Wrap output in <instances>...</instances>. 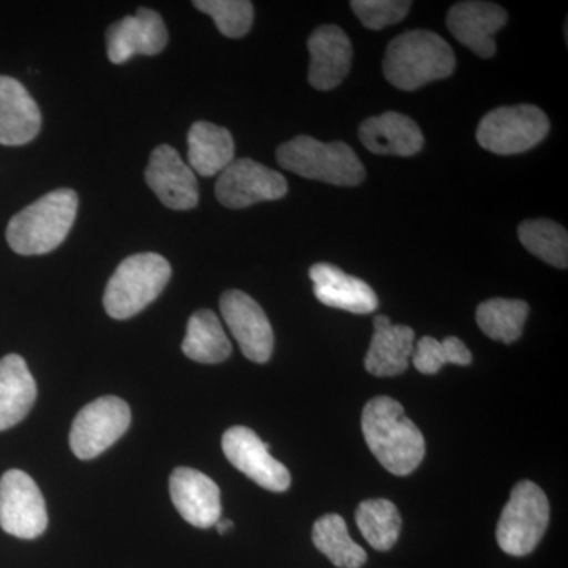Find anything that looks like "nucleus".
Here are the masks:
<instances>
[{
    "label": "nucleus",
    "mask_w": 568,
    "mask_h": 568,
    "mask_svg": "<svg viewBox=\"0 0 568 568\" xmlns=\"http://www.w3.org/2000/svg\"><path fill=\"white\" fill-rule=\"evenodd\" d=\"M362 432L369 452L394 476H409L425 458L424 435L390 396H376L366 403Z\"/></svg>",
    "instance_id": "f257e3e1"
},
{
    "label": "nucleus",
    "mask_w": 568,
    "mask_h": 568,
    "mask_svg": "<svg viewBox=\"0 0 568 568\" xmlns=\"http://www.w3.org/2000/svg\"><path fill=\"white\" fill-rule=\"evenodd\" d=\"M457 67L455 52L432 31H409L390 41L384 58V77L399 91H417L446 80Z\"/></svg>",
    "instance_id": "f03ea898"
},
{
    "label": "nucleus",
    "mask_w": 568,
    "mask_h": 568,
    "mask_svg": "<svg viewBox=\"0 0 568 568\" xmlns=\"http://www.w3.org/2000/svg\"><path fill=\"white\" fill-rule=\"evenodd\" d=\"M77 192L59 189L22 209L7 226V242L22 256L47 254L61 246L77 220Z\"/></svg>",
    "instance_id": "7ed1b4c3"
},
{
    "label": "nucleus",
    "mask_w": 568,
    "mask_h": 568,
    "mask_svg": "<svg viewBox=\"0 0 568 568\" xmlns=\"http://www.w3.org/2000/svg\"><path fill=\"white\" fill-rule=\"evenodd\" d=\"M283 170L312 181L336 186H357L365 181V166L345 142H321L312 136H297L276 151Z\"/></svg>",
    "instance_id": "20e7f679"
},
{
    "label": "nucleus",
    "mask_w": 568,
    "mask_h": 568,
    "mask_svg": "<svg viewBox=\"0 0 568 568\" xmlns=\"http://www.w3.org/2000/svg\"><path fill=\"white\" fill-rule=\"evenodd\" d=\"M171 274V264L162 254L140 253L126 257L104 290V310L119 321L136 316L163 293Z\"/></svg>",
    "instance_id": "39448f33"
},
{
    "label": "nucleus",
    "mask_w": 568,
    "mask_h": 568,
    "mask_svg": "<svg viewBox=\"0 0 568 568\" xmlns=\"http://www.w3.org/2000/svg\"><path fill=\"white\" fill-rule=\"evenodd\" d=\"M549 523L547 495L532 481H519L497 523V545L507 555L528 556L540 544Z\"/></svg>",
    "instance_id": "423d86ee"
},
{
    "label": "nucleus",
    "mask_w": 568,
    "mask_h": 568,
    "mask_svg": "<svg viewBox=\"0 0 568 568\" xmlns=\"http://www.w3.org/2000/svg\"><path fill=\"white\" fill-rule=\"evenodd\" d=\"M547 114L534 104L503 106L488 112L477 129V141L497 155H517L536 148L547 138Z\"/></svg>",
    "instance_id": "0eeeda50"
},
{
    "label": "nucleus",
    "mask_w": 568,
    "mask_h": 568,
    "mask_svg": "<svg viewBox=\"0 0 568 568\" xmlns=\"http://www.w3.org/2000/svg\"><path fill=\"white\" fill-rule=\"evenodd\" d=\"M132 424L130 406L118 396H102L82 407L70 432V447L80 459H93L118 443Z\"/></svg>",
    "instance_id": "6e6552de"
},
{
    "label": "nucleus",
    "mask_w": 568,
    "mask_h": 568,
    "mask_svg": "<svg viewBox=\"0 0 568 568\" xmlns=\"http://www.w3.org/2000/svg\"><path fill=\"white\" fill-rule=\"evenodd\" d=\"M0 528L24 540L40 537L48 528L44 497L22 470L11 469L0 478Z\"/></svg>",
    "instance_id": "1a4fd4ad"
},
{
    "label": "nucleus",
    "mask_w": 568,
    "mask_h": 568,
    "mask_svg": "<svg viewBox=\"0 0 568 568\" xmlns=\"http://www.w3.org/2000/svg\"><path fill=\"white\" fill-rule=\"evenodd\" d=\"M216 200L227 209H245L263 201H276L287 194L284 175L252 159L234 160L220 174Z\"/></svg>",
    "instance_id": "9d476101"
},
{
    "label": "nucleus",
    "mask_w": 568,
    "mask_h": 568,
    "mask_svg": "<svg viewBox=\"0 0 568 568\" xmlns=\"http://www.w3.org/2000/svg\"><path fill=\"white\" fill-rule=\"evenodd\" d=\"M222 446L227 462L261 488L283 493L291 487L290 470L272 457L268 444L263 443L253 429L233 426L224 433Z\"/></svg>",
    "instance_id": "9b49d317"
},
{
    "label": "nucleus",
    "mask_w": 568,
    "mask_h": 568,
    "mask_svg": "<svg viewBox=\"0 0 568 568\" xmlns=\"http://www.w3.org/2000/svg\"><path fill=\"white\" fill-rule=\"evenodd\" d=\"M224 323L237 339L242 354L256 364L271 361L274 353V331L264 310L242 291H226L220 298Z\"/></svg>",
    "instance_id": "f8f14e48"
},
{
    "label": "nucleus",
    "mask_w": 568,
    "mask_h": 568,
    "mask_svg": "<svg viewBox=\"0 0 568 568\" xmlns=\"http://www.w3.org/2000/svg\"><path fill=\"white\" fill-rule=\"evenodd\" d=\"M145 182L168 209L190 211L200 201L196 174L171 145L153 149L145 168Z\"/></svg>",
    "instance_id": "ddd939ff"
},
{
    "label": "nucleus",
    "mask_w": 568,
    "mask_h": 568,
    "mask_svg": "<svg viewBox=\"0 0 568 568\" xmlns=\"http://www.w3.org/2000/svg\"><path fill=\"white\" fill-rule=\"evenodd\" d=\"M168 39L170 37L162 14L140 9L134 17H125L108 29V58L121 65L138 54H160L166 48Z\"/></svg>",
    "instance_id": "4468645a"
},
{
    "label": "nucleus",
    "mask_w": 568,
    "mask_h": 568,
    "mask_svg": "<svg viewBox=\"0 0 568 568\" xmlns=\"http://www.w3.org/2000/svg\"><path fill=\"white\" fill-rule=\"evenodd\" d=\"M170 493L181 517L194 528H212L222 518L219 485L200 470L178 467L171 474Z\"/></svg>",
    "instance_id": "2eb2a0df"
},
{
    "label": "nucleus",
    "mask_w": 568,
    "mask_h": 568,
    "mask_svg": "<svg viewBox=\"0 0 568 568\" xmlns=\"http://www.w3.org/2000/svg\"><path fill=\"white\" fill-rule=\"evenodd\" d=\"M507 11L491 2H459L447 14L452 36L478 58L496 54L495 36L507 24Z\"/></svg>",
    "instance_id": "dca6fc26"
},
{
    "label": "nucleus",
    "mask_w": 568,
    "mask_h": 568,
    "mask_svg": "<svg viewBox=\"0 0 568 568\" xmlns=\"http://www.w3.org/2000/svg\"><path fill=\"white\" fill-rule=\"evenodd\" d=\"M308 81L316 91H332L338 88L353 62V44L338 26H321L310 36Z\"/></svg>",
    "instance_id": "f3484780"
},
{
    "label": "nucleus",
    "mask_w": 568,
    "mask_h": 568,
    "mask_svg": "<svg viewBox=\"0 0 568 568\" xmlns=\"http://www.w3.org/2000/svg\"><path fill=\"white\" fill-rule=\"evenodd\" d=\"M310 278L317 301L331 308L354 315L375 312L379 301L373 287L357 276L347 275L336 265L320 263L310 268Z\"/></svg>",
    "instance_id": "a211bd4d"
},
{
    "label": "nucleus",
    "mask_w": 568,
    "mask_h": 568,
    "mask_svg": "<svg viewBox=\"0 0 568 568\" xmlns=\"http://www.w3.org/2000/svg\"><path fill=\"white\" fill-rule=\"evenodd\" d=\"M41 129L39 104L20 81L0 77V144L24 145Z\"/></svg>",
    "instance_id": "6ab92c4d"
},
{
    "label": "nucleus",
    "mask_w": 568,
    "mask_h": 568,
    "mask_svg": "<svg viewBox=\"0 0 568 568\" xmlns=\"http://www.w3.org/2000/svg\"><path fill=\"white\" fill-rule=\"evenodd\" d=\"M358 138L369 152L377 155L413 156L425 144L424 133L417 123L395 111L366 119L358 130Z\"/></svg>",
    "instance_id": "aec40b11"
},
{
    "label": "nucleus",
    "mask_w": 568,
    "mask_h": 568,
    "mask_svg": "<svg viewBox=\"0 0 568 568\" xmlns=\"http://www.w3.org/2000/svg\"><path fill=\"white\" fill-rule=\"evenodd\" d=\"M413 328L392 324L387 316L375 317V335L365 357L369 375L390 377L403 375L414 353Z\"/></svg>",
    "instance_id": "412c9836"
},
{
    "label": "nucleus",
    "mask_w": 568,
    "mask_h": 568,
    "mask_svg": "<svg viewBox=\"0 0 568 568\" xmlns=\"http://www.w3.org/2000/svg\"><path fill=\"white\" fill-rule=\"evenodd\" d=\"M37 399V383L18 354L0 361V432L20 424L31 413Z\"/></svg>",
    "instance_id": "4be33fe9"
},
{
    "label": "nucleus",
    "mask_w": 568,
    "mask_h": 568,
    "mask_svg": "<svg viewBox=\"0 0 568 568\" xmlns=\"http://www.w3.org/2000/svg\"><path fill=\"white\" fill-rule=\"evenodd\" d=\"M234 138L230 130L211 122L193 123L189 133V166L193 173L212 178L234 162Z\"/></svg>",
    "instance_id": "5701e85b"
},
{
    "label": "nucleus",
    "mask_w": 568,
    "mask_h": 568,
    "mask_svg": "<svg viewBox=\"0 0 568 568\" xmlns=\"http://www.w3.org/2000/svg\"><path fill=\"white\" fill-rule=\"evenodd\" d=\"M182 351L200 364H222L233 353L230 338L212 310H200L190 317Z\"/></svg>",
    "instance_id": "b1692460"
},
{
    "label": "nucleus",
    "mask_w": 568,
    "mask_h": 568,
    "mask_svg": "<svg viewBox=\"0 0 568 568\" xmlns=\"http://www.w3.org/2000/svg\"><path fill=\"white\" fill-rule=\"evenodd\" d=\"M313 544L335 567L361 568L366 562L365 549L351 538L346 521L339 515L328 514L317 519Z\"/></svg>",
    "instance_id": "393cba45"
},
{
    "label": "nucleus",
    "mask_w": 568,
    "mask_h": 568,
    "mask_svg": "<svg viewBox=\"0 0 568 568\" xmlns=\"http://www.w3.org/2000/svg\"><path fill=\"white\" fill-rule=\"evenodd\" d=\"M529 305L510 298H491L477 308V324L485 335L495 342L511 345L517 342L525 328Z\"/></svg>",
    "instance_id": "a878e982"
},
{
    "label": "nucleus",
    "mask_w": 568,
    "mask_h": 568,
    "mask_svg": "<svg viewBox=\"0 0 568 568\" xmlns=\"http://www.w3.org/2000/svg\"><path fill=\"white\" fill-rule=\"evenodd\" d=\"M355 523L365 540L377 551L394 548L402 532L398 508L387 499L364 500L355 511Z\"/></svg>",
    "instance_id": "bb28decb"
},
{
    "label": "nucleus",
    "mask_w": 568,
    "mask_h": 568,
    "mask_svg": "<svg viewBox=\"0 0 568 568\" xmlns=\"http://www.w3.org/2000/svg\"><path fill=\"white\" fill-rule=\"evenodd\" d=\"M523 246L552 267H568V234L566 227L551 220H529L518 227Z\"/></svg>",
    "instance_id": "cd10ccee"
},
{
    "label": "nucleus",
    "mask_w": 568,
    "mask_h": 568,
    "mask_svg": "<svg viewBox=\"0 0 568 568\" xmlns=\"http://www.w3.org/2000/svg\"><path fill=\"white\" fill-rule=\"evenodd\" d=\"M470 362L473 354L457 336H447L443 342L424 336L414 347L413 364L424 375H436L447 364L467 366Z\"/></svg>",
    "instance_id": "c85d7f7f"
},
{
    "label": "nucleus",
    "mask_w": 568,
    "mask_h": 568,
    "mask_svg": "<svg viewBox=\"0 0 568 568\" xmlns=\"http://www.w3.org/2000/svg\"><path fill=\"white\" fill-rule=\"evenodd\" d=\"M193 6L209 14L230 39H241L252 29L254 7L248 0H196Z\"/></svg>",
    "instance_id": "c756f323"
},
{
    "label": "nucleus",
    "mask_w": 568,
    "mask_h": 568,
    "mask_svg": "<svg viewBox=\"0 0 568 568\" xmlns=\"http://www.w3.org/2000/svg\"><path fill=\"white\" fill-rule=\"evenodd\" d=\"M351 7L366 29L381 31L387 26L405 20L410 10V2H406V0H353Z\"/></svg>",
    "instance_id": "7c9ffc66"
},
{
    "label": "nucleus",
    "mask_w": 568,
    "mask_h": 568,
    "mask_svg": "<svg viewBox=\"0 0 568 568\" xmlns=\"http://www.w3.org/2000/svg\"><path fill=\"white\" fill-rule=\"evenodd\" d=\"M216 530H219L220 534H226L227 530L233 529V521L231 519H220L219 523H216Z\"/></svg>",
    "instance_id": "2f4dec72"
}]
</instances>
